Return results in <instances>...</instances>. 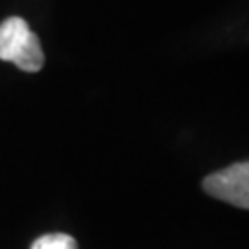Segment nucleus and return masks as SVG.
<instances>
[{
	"label": "nucleus",
	"instance_id": "f03ea898",
	"mask_svg": "<svg viewBox=\"0 0 249 249\" xmlns=\"http://www.w3.org/2000/svg\"><path fill=\"white\" fill-rule=\"evenodd\" d=\"M203 190L209 196L234 205L238 209L249 207V164L236 162L214 172L203 179Z\"/></svg>",
	"mask_w": 249,
	"mask_h": 249
},
{
	"label": "nucleus",
	"instance_id": "7ed1b4c3",
	"mask_svg": "<svg viewBox=\"0 0 249 249\" xmlns=\"http://www.w3.org/2000/svg\"><path fill=\"white\" fill-rule=\"evenodd\" d=\"M32 249H78V242L74 240L71 234L50 232V234L39 236L32 244Z\"/></svg>",
	"mask_w": 249,
	"mask_h": 249
},
{
	"label": "nucleus",
	"instance_id": "f257e3e1",
	"mask_svg": "<svg viewBox=\"0 0 249 249\" xmlns=\"http://www.w3.org/2000/svg\"><path fill=\"white\" fill-rule=\"evenodd\" d=\"M0 59L17 65L24 72H39L43 69V46L24 18L9 17L0 24Z\"/></svg>",
	"mask_w": 249,
	"mask_h": 249
}]
</instances>
